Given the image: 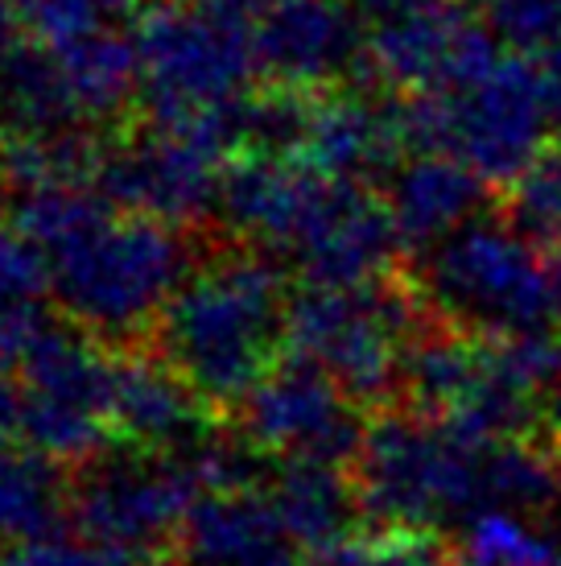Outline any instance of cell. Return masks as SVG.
<instances>
[{
    "instance_id": "obj_5",
    "label": "cell",
    "mask_w": 561,
    "mask_h": 566,
    "mask_svg": "<svg viewBox=\"0 0 561 566\" xmlns=\"http://www.w3.org/2000/svg\"><path fill=\"white\" fill-rule=\"evenodd\" d=\"M401 116L409 149L454 154L487 182H516L561 125L546 71L525 59H499L484 80L454 92H421Z\"/></svg>"
},
{
    "instance_id": "obj_19",
    "label": "cell",
    "mask_w": 561,
    "mask_h": 566,
    "mask_svg": "<svg viewBox=\"0 0 561 566\" xmlns=\"http://www.w3.org/2000/svg\"><path fill=\"white\" fill-rule=\"evenodd\" d=\"M484 174H475L454 154H425L413 166L396 170L389 190V207L401 244L434 249L454 228L475 220L484 207Z\"/></svg>"
},
{
    "instance_id": "obj_4",
    "label": "cell",
    "mask_w": 561,
    "mask_h": 566,
    "mask_svg": "<svg viewBox=\"0 0 561 566\" xmlns=\"http://www.w3.org/2000/svg\"><path fill=\"white\" fill-rule=\"evenodd\" d=\"M256 71L248 25L194 0H166L137 21V95L157 125L190 128L219 145L248 142Z\"/></svg>"
},
{
    "instance_id": "obj_16",
    "label": "cell",
    "mask_w": 561,
    "mask_h": 566,
    "mask_svg": "<svg viewBox=\"0 0 561 566\" xmlns=\"http://www.w3.org/2000/svg\"><path fill=\"white\" fill-rule=\"evenodd\" d=\"M261 75L306 92L359 63V9L351 0H273L252 25Z\"/></svg>"
},
{
    "instance_id": "obj_33",
    "label": "cell",
    "mask_w": 561,
    "mask_h": 566,
    "mask_svg": "<svg viewBox=\"0 0 561 566\" xmlns=\"http://www.w3.org/2000/svg\"><path fill=\"white\" fill-rule=\"evenodd\" d=\"M558 542H561V513H558Z\"/></svg>"
},
{
    "instance_id": "obj_30",
    "label": "cell",
    "mask_w": 561,
    "mask_h": 566,
    "mask_svg": "<svg viewBox=\"0 0 561 566\" xmlns=\"http://www.w3.org/2000/svg\"><path fill=\"white\" fill-rule=\"evenodd\" d=\"M363 17H375V21H389V17L413 13L421 4H434V0H351Z\"/></svg>"
},
{
    "instance_id": "obj_24",
    "label": "cell",
    "mask_w": 561,
    "mask_h": 566,
    "mask_svg": "<svg viewBox=\"0 0 561 566\" xmlns=\"http://www.w3.org/2000/svg\"><path fill=\"white\" fill-rule=\"evenodd\" d=\"M467 566H561V542L532 530L516 509H479L463 534Z\"/></svg>"
},
{
    "instance_id": "obj_3",
    "label": "cell",
    "mask_w": 561,
    "mask_h": 566,
    "mask_svg": "<svg viewBox=\"0 0 561 566\" xmlns=\"http://www.w3.org/2000/svg\"><path fill=\"white\" fill-rule=\"evenodd\" d=\"M289 344L280 273L256 252H215L190 265L157 318V352L207 401H244Z\"/></svg>"
},
{
    "instance_id": "obj_23",
    "label": "cell",
    "mask_w": 561,
    "mask_h": 566,
    "mask_svg": "<svg viewBox=\"0 0 561 566\" xmlns=\"http://www.w3.org/2000/svg\"><path fill=\"white\" fill-rule=\"evenodd\" d=\"M484 347L487 344H475L467 335H425L409 344L401 385L409 389L413 406L430 418H446L484 373Z\"/></svg>"
},
{
    "instance_id": "obj_25",
    "label": "cell",
    "mask_w": 561,
    "mask_h": 566,
    "mask_svg": "<svg viewBox=\"0 0 561 566\" xmlns=\"http://www.w3.org/2000/svg\"><path fill=\"white\" fill-rule=\"evenodd\" d=\"M484 21L512 50H549L561 42V0H484Z\"/></svg>"
},
{
    "instance_id": "obj_35",
    "label": "cell",
    "mask_w": 561,
    "mask_h": 566,
    "mask_svg": "<svg viewBox=\"0 0 561 566\" xmlns=\"http://www.w3.org/2000/svg\"><path fill=\"white\" fill-rule=\"evenodd\" d=\"M553 154H558V158H561V145H558V149H553Z\"/></svg>"
},
{
    "instance_id": "obj_18",
    "label": "cell",
    "mask_w": 561,
    "mask_h": 566,
    "mask_svg": "<svg viewBox=\"0 0 561 566\" xmlns=\"http://www.w3.org/2000/svg\"><path fill=\"white\" fill-rule=\"evenodd\" d=\"M207 397L157 356L116 360V430L145 451L187 455L207 442Z\"/></svg>"
},
{
    "instance_id": "obj_11",
    "label": "cell",
    "mask_w": 561,
    "mask_h": 566,
    "mask_svg": "<svg viewBox=\"0 0 561 566\" xmlns=\"http://www.w3.org/2000/svg\"><path fill=\"white\" fill-rule=\"evenodd\" d=\"M25 30L66 75L83 120H104L137 92L133 0H17Z\"/></svg>"
},
{
    "instance_id": "obj_1",
    "label": "cell",
    "mask_w": 561,
    "mask_h": 566,
    "mask_svg": "<svg viewBox=\"0 0 561 566\" xmlns=\"http://www.w3.org/2000/svg\"><path fill=\"white\" fill-rule=\"evenodd\" d=\"M13 223L46 256L63 311L95 335H133L157 323L194 265L187 240L166 220L83 182L21 187Z\"/></svg>"
},
{
    "instance_id": "obj_21",
    "label": "cell",
    "mask_w": 561,
    "mask_h": 566,
    "mask_svg": "<svg viewBox=\"0 0 561 566\" xmlns=\"http://www.w3.org/2000/svg\"><path fill=\"white\" fill-rule=\"evenodd\" d=\"M66 509L71 492L54 455L33 442L17 447L13 439H0V546L59 534Z\"/></svg>"
},
{
    "instance_id": "obj_14",
    "label": "cell",
    "mask_w": 561,
    "mask_h": 566,
    "mask_svg": "<svg viewBox=\"0 0 561 566\" xmlns=\"http://www.w3.org/2000/svg\"><path fill=\"white\" fill-rule=\"evenodd\" d=\"M223 145L190 128L157 125L145 137H133L116 154H104L99 182L120 207L157 216L166 223H187L219 207Z\"/></svg>"
},
{
    "instance_id": "obj_6",
    "label": "cell",
    "mask_w": 561,
    "mask_h": 566,
    "mask_svg": "<svg viewBox=\"0 0 561 566\" xmlns=\"http://www.w3.org/2000/svg\"><path fill=\"white\" fill-rule=\"evenodd\" d=\"M363 513L392 530H434L475 517L487 501V442L442 418L389 413L363 434L356 455Z\"/></svg>"
},
{
    "instance_id": "obj_36",
    "label": "cell",
    "mask_w": 561,
    "mask_h": 566,
    "mask_svg": "<svg viewBox=\"0 0 561 566\" xmlns=\"http://www.w3.org/2000/svg\"><path fill=\"white\" fill-rule=\"evenodd\" d=\"M463 566H467V563H463Z\"/></svg>"
},
{
    "instance_id": "obj_8",
    "label": "cell",
    "mask_w": 561,
    "mask_h": 566,
    "mask_svg": "<svg viewBox=\"0 0 561 566\" xmlns=\"http://www.w3.org/2000/svg\"><path fill=\"white\" fill-rule=\"evenodd\" d=\"M199 492L203 480L194 468V451H99L71 492V513L83 537L125 558L128 566H140L161 558V551H173L187 509Z\"/></svg>"
},
{
    "instance_id": "obj_17",
    "label": "cell",
    "mask_w": 561,
    "mask_h": 566,
    "mask_svg": "<svg viewBox=\"0 0 561 566\" xmlns=\"http://www.w3.org/2000/svg\"><path fill=\"white\" fill-rule=\"evenodd\" d=\"M289 154L310 161L314 170L339 174V178L389 174L409 154L405 116L401 108L372 104L359 95L314 99V104H301V125Z\"/></svg>"
},
{
    "instance_id": "obj_7",
    "label": "cell",
    "mask_w": 561,
    "mask_h": 566,
    "mask_svg": "<svg viewBox=\"0 0 561 566\" xmlns=\"http://www.w3.org/2000/svg\"><path fill=\"white\" fill-rule=\"evenodd\" d=\"M425 294L475 335L553 331L561 327V256H546L516 223L470 220L430 249Z\"/></svg>"
},
{
    "instance_id": "obj_15",
    "label": "cell",
    "mask_w": 561,
    "mask_h": 566,
    "mask_svg": "<svg viewBox=\"0 0 561 566\" xmlns=\"http://www.w3.org/2000/svg\"><path fill=\"white\" fill-rule=\"evenodd\" d=\"M178 566H306V546L268 488L248 480L203 488L173 542Z\"/></svg>"
},
{
    "instance_id": "obj_13",
    "label": "cell",
    "mask_w": 561,
    "mask_h": 566,
    "mask_svg": "<svg viewBox=\"0 0 561 566\" xmlns=\"http://www.w3.org/2000/svg\"><path fill=\"white\" fill-rule=\"evenodd\" d=\"M491 25L454 4L434 0L413 13L380 21L368 59L375 75H384L392 87H413V92H454L467 83L484 80L487 71L504 59Z\"/></svg>"
},
{
    "instance_id": "obj_34",
    "label": "cell",
    "mask_w": 561,
    "mask_h": 566,
    "mask_svg": "<svg viewBox=\"0 0 561 566\" xmlns=\"http://www.w3.org/2000/svg\"><path fill=\"white\" fill-rule=\"evenodd\" d=\"M553 249H558V256H561V240H558V244H553Z\"/></svg>"
},
{
    "instance_id": "obj_32",
    "label": "cell",
    "mask_w": 561,
    "mask_h": 566,
    "mask_svg": "<svg viewBox=\"0 0 561 566\" xmlns=\"http://www.w3.org/2000/svg\"><path fill=\"white\" fill-rule=\"evenodd\" d=\"M549 422L561 430V377L553 380V389H549Z\"/></svg>"
},
{
    "instance_id": "obj_27",
    "label": "cell",
    "mask_w": 561,
    "mask_h": 566,
    "mask_svg": "<svg viewBox=\"0 0 561 566\" xmlns=\"http://www.w3.org/2000/svg\"><path fill=\"white\" fill-rule=\"evenodd\" d=\"M9 356H0V439H13V430H21V373L9 368Z\"/></svg>"
},
{
    "instance_id": "obj_9",
    "label": "cell",
    "mask_w": 561,
    "mask_h": 566,
    "mask_svg": "<svg viewBox=\"0 0 561 566\" xmlns=\"http://www.w3.org/2000/svg\"><path fill=\"white\" fill-rule=\"evenodd\" d=\"M413 306L380 277L356 285H306L289 298V344L343 385L356 401L392 394L405 364Z\"/></svg>"
},
{
    "instance_id": "obj_28",
    "label": "cell",
    "mask_w": 561,
    "mask_h": 566,
    "mask_svg": "<svg viewBox=\"0 0 561 566\" xmlns=\"http://www.w3.org/2000/svg\"><path fill=\"white\" fill-rule=\"evenodd\" d=\"M194 4H203V9H211L215 17H227L235 25H248L252 30L273 0H194Z\"/></svg>"
},
{
    "instance_id": "obj_22",
    "label": "cell",
    "mask_w": 561,
    "mask_h": 566,
    "mask_svg": "<svg viewBox=\"0 0 561 566\" xmlns=\"http://www.w3.org/2000/svg\"><path fill=\"white\" fill-rule=\"evenodd\" d=\"M50 269L42 249L21 228H0V356L17 360L54 323L46 302Z\"/></svg>"
},
{
    "instance_id": "obj_29",
    "label": "cell",
    "mask_w": 561,
    "mask_h": 566,
    "mask_svg": "<svg viewBox=\"0 0 561 566\" xmlns=\"http://www.w3.org/2000/svg\"><path fill=\"white\" fill-rule=\"evenodd\" d=\"M21 25H25V21H21L17 0H0V66L17 54V30H21Z\"/></svg>"
},
{
    "instance_id": "obj_2",
    "label": "cell",
    "mask_w": 561,
    "mask_h": 566,
    "mask_svg": "<svg viewBox=\"0 0 561 566\" xmlns=\"http://www.w3.org/2000/svg\"><path fill=\"white\" fill-rule=\"evenodd\" d=\"M223 220L285 256L310 285H356L384 273L401 244L392 207L356 178L314 170L294 154H248L227 174Z\"/></svg>"
},
{
    "instance_id": "obj_20",
    "label": "cell",
    "mask_w": 561,
    "mask_h": 566,
    "mask_svg": "<svg viewBox=\"0 0 561 566\" xmlns=\"http://www.w3.org/2000/svg\"><path fill=\"white\" fill-rule=\"evenodd\" d=\"M273 501L280 517L310 554L335 551L343 537H351V521L363 509L359 488L347 484L339 463H318V459H285V468L273 475Z\"/></svg>"
},
{
    "instance_id": "obj_12",
    "label": "cell",
    "mask_w": 561,
    "mask_h": 566,
    "mask_svg": "<svg viewBox=\"0 0 561 566\" xmlns=\"http://www.w3.org/2000/svg\"><path fill=\"white\" fill-rule=\"evenodd\" d=\"M356 397L314 360L297 356L277 360L256 380L244 401V434L261 451L280 459H318V463H351L363 447V426L351 409Z\"/></svg>"
},
{
    "instance_id": "obj_10",
    "label": "cell",
    "mask_w": 561,
    "mask_h": 566,
    "mask_svg": "<svg viewBox=\"0 0 561 566\" xmlns=\"http://www.w3.org/2000/svg\"><path fill=\"white\" fill-rule=\"evenodd\" d=\"M21 434L54 459L99 455L116 426V360L95 335L50 323L21 356Z\"/></svg>"
},
{
    "instance_id": "obj_26",
    "label": "cell",
    "mask_w": 561,
    "mask_h": 566,
    "mask_svg": "<svg viewBox=\"0 0 561 566\" xmlns=\"http://www.w3.org/2000/svg\"><path fill=\"white\" fill-rule=\"evenodd\" d=\"M0 566H128L125 558L108 554L104 546L87 542H71L63 534L30 537V542H13L0 546Z\"/></svg>"
},
{
    "instance_id": "obj_31",
    "label": "cell",
    "mask_w": 561,
    "mask_h": 566,
    "mask_svg": "<svg viewBox=\"0 0 561 566\" xmlns=\"http://www.w3.org/2000/svg\"><path fill=\"white\" fill-rule=\"evenodd\" d=\"M541 71H546V83L553 99H558V112H561V42H553L549 50H541Z\"/></svg>"
}]
</instances>
